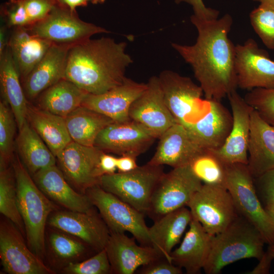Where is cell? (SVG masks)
Returning a JSON list of instances; mask_svg holds the SVG:
<instances>
[{
	"mask_svg": "<svg viewBox=\"0 0 274 274\" xmlns=\"http://www.w3.org/2000/svg\"><path fill=\"white\" fill-rule=\"evenodd\" d=\"M104 153L95 146H86L72 141L56 157L59 168L71 186L85 194L90 187L98 185L102 176L99 167Z\"/></svg>",
	"mask_w": 274,
	"mask_h": 274,
	"instance_id": "12",
	"label": "cell"
},
{
	"mask_svg": "<svg viewBox=\"0 0 274 274\" xmlns=\"http://www.w3.org/2000/svg\"><path fill=\"white\" fill-rule=\"evenodd\" d=\"M26 26L33 35L52 44L71 47L88 41L95 34L109 32L82 20L76 11L56 3L45 18Z\"/></svg>",
	"mask_w": 274,
	"mask_h": 274,
	"instance_id": "9",
	"label": "cell"
},
{
	"mask_svg": "<svg viewBox=\"0 0 274 274\" xmlns=\"http://www.w3.org/2000/svg\"><path fill=\"white\" fill-rule=\"evenodd\" d=\"M202 182L189 165L164 174L153 193L147 215L154 221L167 213L187 206Z\"/></svg>",
	"mask_w": 274,
	"mask_h": 274,
	"instance_id": "10",
	"label": "cell"
},
{
	"mask_svg": "<svg viewBox=\"0 0 274 274\" xmlns=\"http://www.w3.org/2000/svg\"><path fill=\"white\" fill-rule=\"evenodd\" d=\"M267 251L269 253V254L274 259V244L269 245Z\"/></svg>",
	"mask_w": 274,
	"mask_h": 274,
	"instance_id": "53",
	"label": "cell"
},
{
	"mask_svg": "<svg viewBox=\"0 0 274 274\" xmlns=\"http://www.w3.org/2000/svg\"><path fill=\"white\" fill-rule=\"evenodd\" d=\"M13 168L17 204L27 244L32 252L43 259L46 253V225L50 214L57 210V206L39 188L19 158L14 161Z\"/></svg>",
	"mask_w": 274,
	"mask_h": 274,
	"instance_id": "3",
	"label": "cell"
},
{
	"mask_svg": "<svg viewBox=\"0 0 274 274\" xmlns=\"http://www.w3.org/2000/svg\"><path fill=\"white\" fill-rule=\"evenodd\" d=\"M192 216L185 207L166 214L149 227L152 247L162 257L172 263L170 254L178 244Z\"/></svg>",
	"mask_w": 274,
	"mask_h": 274,
	"instance_id": "27",
	"label": "cell"
},
{
	"mask_svg": "<svg viewBox=\"0 0 274 274\" xmlns=\"http://www.w3.org/2000/svg\"><path fill=\"white\" fill-rule=\"evenodd\" d=\"M209 111L186 127L197 144L204 150L220 148L225 142L232 126V113L220 100L212 99Z\"/></svg>",
	"mask_w": 274,
	"mask_h": 274,
	"instance_id": "23",
	"label": "cell"
},
{
	"mask_svg": "<svg viewBox=\"0 0 274 274\" xmlns=\"http://www.w3.org/2000/svg\"><path fill=\"white\" fill-rule=\"evenodd\" d=\"M136 156L125 154L117 158V167L118 172L127 173L136 168Z\"/></svg>",
	"mask_w": 274,
	"mask_h": 274,
	"instance_id": "47",
	"label": "cell"
},
{
	"mask_svg": "<svg viewBox=\"0 0 274 274\" xmlns=\"http://www.w3.org/2000/svg\"><path fill=\"white\" fill-rule=\"evenodd\" d=\"M235 70L241 89L274 88V61L252 38L235 45Z\"/></svg>",
	"mask_w": 274,
	"mask_h": 274,
	"instance_id": "14",
	"label": "cell"
},
{
	"mask_svg": "<svg viewBox=\"0 0 274 274\" xmlns=\"http://www.w3.org/2000/svg\"><path fill=\"white\" fill-rule=\"evenodd\" d=\"M254 184L262 204L274 200V169L254 178Z\"/></svg>",
	"mask_w": 274,
	"mask_h": 274,
	"instance_id": "43",
	"label": "cell"
},
{
	"mask_svg": "<svg viewBox=\"0 0 274 274\" xmlns=\"http://www.w3.org/2000/svg\"><path fill=\"white\" fill-rule=\"evenodd\" d=\"M140 274H181L182 268L161 257L140 267L136 271Z\"/></svg>",
	"mask_w": 274,
	"mask_h": 274,
	"instance_id": "44",
	"label": "cell"
},
{
	"mask_svg": "<svg viewBox=\"0 0 274 274\" xmlns=\"http://www.w3.org/2000/svg\"><path fill=\"white\" fill-rule=\"evenodd\" d=\"M7 28L6 25L1 26L0 28V55L8 46L10 36H8Z\"/></svg>",
	"mask_w": 274,
	"mask_h": 274,
	"instance_id": "50",
	"label": "cell"
},
{
	"mask_svg": "<svg viewBox=\"0 0 274 274\" xmlns=\"http://www.w3.org/2000/svg\"><path fill=\"white\" fill-rule=\"evenodd\" d=\"M247 165L254 178L274 169V124L255 109L251 114Z\"/></svg>",
	"mask_w": 274,
	"mask_h": 274,
	"instance_id": "24",
	"label": "cell"
},
{
	"mask_svg": "<svg viewBox=\"0 0 274 274\" xmlns=\"http://www.w3.org/2000/svg\"><path fill=\"white\" fill-rule=\"evenodd\" d=\"M52 43L32 33L26 26L13 28L8 46L20 74L24 79L40 62Z\"/></svg>",
	"mask_w": 274,
	"mask_h": 274,
	"instance_id": "28",
	"label": "cell"
},
{
	"mask_svg": "<svg viewBox=\"0 0 274 274\" xmlns=\"http://www.w3.org/2000/svg\"><path fill=\"white\" fill-rule=\"evenodd\" d=\"M0 212L25 235L24 226L19 211L16 180L13 168H0Z\"/></svg>",
	"mask_w": 274,
	"mask_h": 274,
	"instance_id": "35",
	"label": "cell"
},
{
	"mask_svg": "<svg viewBox=\"0 0 274 274\" xmlns=\"http://www.w3.org/2000/svg\"><path fill=\"white\" fill-rule=\"evenodd\" d=\"M71 46L52 44L44 57L24 79L25 94L33 99L64 77Z\"/></svg>",
	"mask_w": 274,
	"mask_h": 274,
	"instance_id": "25",
	"label": "cell"
},
{
	"mask_svg": "<svg viewBox=\"0 0 274 274\" xmlns=\"http://www.w3.org/2000/svg\"><path fill=\"white\" fill-rule=\"evenodd\" d=\"M1 15L8 28L30 24L23 0H8L2 5Z\"/></svg>",
	"mask_w": 274,
	"mask_h": 274,
	"instance_id": "41",
	"label": "cell"
},
{
	"mask_svg": "<svg viewBox=\"0 0 274 274\" xmlns=\"http://www.w3.org/2000/svg\"><path fill=\"white\" fill-rule=\"evenodd\" d=\"M253 1H254V2H259L260 3L261 1H262L263 0H252Z\"/></svg>",
	"mask_w": 274,
	"mask_h": 274,
	"instance_id": "54",
	"label": "cell"
},
{
	"mask_svg": "<svg viewBox=\"0 0 274 274\" xmlns=\"http://www.w3.org/2000/svg\"><path fill=\"white\" fill-rule=\"evenodd\" d=\"M20 74L8 46L0 55V84L3 100L11 108L20 130L27 120L28 105L21 87Z\"/></svg>",
	"mask_w": 274,
	"mask_h": 274,
	"instance_id": "29",
	"label": "cell"
},
{
	"mask_svg": "<svg viewBox=\"0 0 274 274\" xmlns=\"http://www.w3.org/2000/svg\"><path fill=\"white\" fill-rule=\"evenodd\" d=\"M251 24L264 45L274 49V0H263L250 14Z\"/></svg>",
	"mask_w": 274,
	"mask_h": 274,
	"instance_id": "37",
	"label": "cell"
},
{
	"mask_svg": "<svg viewBox=\"0 0 274 274\" xmlns=\"http://www.w3.org/2000/svg\"><path fill=\"white\" fill-rule=\"evenodd\" d=\"M273 259V257L267 250L259 260V263L258 265L252 271L249 272V273L260 274L268 273L271 262Z\"/></svg>",
	"mask_w": 274,
	"mask_h": 274,
	"instance_id": "48",
	"label": "cell"
},
{
	"mask_svg": "<svg viewBox=\"0 0 274 274\" xmlns=\"http://www.w3.org/2000/svg\"><path fill=\"white\" fill-rule=\"evenodd\" d=\"M27 120L56 158L73 141L63 117L28 106Z\"/></svg>",
	"mask_w": 274,
	"mask_h": 274,
	"instance_id": "30",
	"label": "cell"
},
{
	"mask_svg": "<svg viewBox=\"0 0 274 274\" xmlns=\"http://www.w3.org/2000/svg\"><path fill=\"white\" fill-rule=\"evenodd\" d=\"M190 20L198 32L195 43L172 46L192 67L205 98L220 100L237 88L235 46L228 37L232 18L228 14L212 20L192 15Z\"/></svg>",
	"mask_w": 274,
	"mask_h": 274,
	"instance_id": "1",
	"label": "cell"
},
{
	"mask_svg": "<svg viewBox=\"0 0 274 274\" xmlns=\"http://www.w3.org/2000/svg\"><path fill=\"white\" fill-rule=\"evenodd\" d=\"M57 230L51 232L48 237L49 249L53 258L63 264L64 267L70 263L78 262L87 254V247H90L80 239Z\"/></svg>",
	"mask_w": 274,
	"mask_h": 274,
	"instance_id": "34",
	"label": "cell"
},
{
	"mask_svg": "<svg viewBox=\"0 0 274 274\" xmlns=\"http://www.w3.org/2000/svg\"><path fill=\"white\" fill-rule=\"evenodd\" d=\"M15 118L9 105L0 102V168L8 167L13 154Z\"/></svg>",
	"mask_w": 274,
	"mask_h": 274,
	"instance_id": "38",
	"label": "cell"
},
{
	"mask_svg": "<svg viewBox=\"0 0 274 274\" xmlns=\"http://www.w3.org/2000/svg\"><path fill=\"white\" fill-rule=\"evenodd\" d=\"M189 228L180 246L170 254L172 263L184 268L188 274L199 273L210 253L212 236L196 220L192 219Z\"/></svg>",
	"mask_w": 274,
	"mask_h": 274,
	"instance_id": "26",
	"label": "cell"
},
{
	"mask_svg": "<svg viewBox=\"0 0 274 274\" xmlns=\"http://www.w3.org/2000/svg\"><path fill=\"white\" fill-rule=\"evenodd\" d=\"M147 83L125 78L120 85L100 94H88L82 106L102 114L115 122L130 120L129 111L132 104L145 91Z\"/></svg>",
	"mask_w": 274,
	"mask_h": 274,
	"instance_id": "19",
	"label": "cell"
},
{
	"mask_svg": "<svg viewBox=\"0 0 274 274\" xmlns=\"http://www.w3.org/2000/svg\"><path fill=\"white\" fill-rule=\"evenodd\" d=\"M233 118L231 131L223 145L211 151L224 164H248L251 114L254 109L236 91L227 96Z\"/></svg>",
	"mask_w": 274,
	"mask_h": 274,
	"instance_id": "17",
	"label": "cell"
},
{
	"mask_svg": "<svg viewBox=\"0 0 274 274\" xmlns=\"http://www.w3.org/2000/svg\"><path fill=\"white\" fill-rule=\"evenodd\" d=\"M189 165L203 184L226 187V164L211 151L206 150L202 152L191 161Z\"/></svg>",
	"mask_w": 274,
	"mask_h": 274,
	"instance_id": "36",
	"label": "cell"
},
{
	"mask_svg": "<svg viewBox=\"0 0 274 274\" xmlns=\"http://www.w3.org/2000/svg\"><path fill=\"white\" fill-rule=\"evenodd\" d=\"M0 224V258L4 270L9 274H52L25 243L23 235L10 220Z\"/></svg>",
	"mask_w": 274,
	"mask_h": 274,
	"instance_id": "13",
	"label": "cell"
},
{
	"mask_svg": "<svg viewBox=\"0 0 274 274\" xmlns=\"http://www.w3.org/2000/svg\"><path fill=\"white\" fill-rule=\"evenodd\" d=\"M266 244L258 229L239 215L222 231L212 236L210 254L203 268L207 274H218L226 265L238 260H260Z\"/></svg>",
	"mask_w": 274,
	"mask_h": 274,
	"instance_id": "4",
	"label": "cell"
},
{
	"mask_svg": "<svg viewBox=\"0 0 274 274\" xmlns=\"http://www.w3.org/2000/svg\"><path fill=\"white\" fill-rule=\"evenodd\" d=\"M117 158L104 152L100 157L99 167L103 175H110L116 173Z\"/></svg>",
	"mask_w": 274,
	"mask_h": 274,
	"instance_id": "46",
	"label": "cell"
},
{
	"mask_svg": "<svg viewBox=\"0 0 274 274\" xmlns=\"http://www.w3.org/2000/svg\"><path fill=\"white\" fill-rule=\"evenodd\" d=\"M164 174L162 165L147 163L127 173L103 175L98 185L146 215L154 190Z\"/></svg>",
	"mask_w": 274,
	"mask_h": 274,
	"instance_id": "6",
	"label": "cell"
},
{
	"mask_svg": "<svg viewBox=\"0 0 274 274\" xmlns=\"http://www.w3.org/2000/svg\"><path fill=\"white\" fill-rule=\"evenodd\" d=\"M16 144L23 163L32 175L56 164L57 159L27 120L19 130Z\"/></svg>",
	"mask_w": 274,
	"mask_h": 274,
	"instance_id": "31",
	"label": "cell"
},
{
	"mask_svg": "<svg viewBox=\"0 0 274 274\" xmlns=\"http://www.w3.org/2000/svg\"><path fill=\"white\" fill-rule=\"evenodd\" d=\"M73 141L86 146H94L100 131L115 122L109 117L84 106H80L65 117Z\"/></svg>",
	"mask_w": 274,
	"mask_h": 274,
	"instance_id": "32",
	"label": "cell"
},
{
	"mask_svg": "<svg viewBox=\"0 0 274 274\" xmlns=\"http://www.w3.org/2000/svg\"><path fill=\"white\" fill-rule=\"evenodd\" d=\"M158 78L166 104L177 123L187 127L209 111L210 100L202 98V88L191 78L169 70L161 72Z\"/></svg>",
	"mask_w": 274,
	"mask_h": 274,
	"instance_id": "7",
	"label": "cell"
},
{
	"mask_svg": "<svg viewBox=\"0 0 274 274\" xmlns=\"http://www.w3.org/2000/svg\"><path fill=\"white\" fill-rule=\"evenodd\" d=\"M244 98L264 120L274 124V88L253 89Z\"/></svg>",
	"mask_w": 274,
	"mask_h": 274,
	"instance_id": "40",
	"label": "cell"
},
{
	"mask_svg": "<svg viewBox=\"0 0 274 274\" xmlns=\"http://www.w3.org/2000/svg\"><path fill=\"white\" fill-rule=\"evenodd\" d=\"M124 233H111L106 247L112 273L133 274L142 266L161 258L150 246L138 245Z\"/></svg>",
	"mask_w": 274,
	"mask_h": 274,
	"instance_id": "21",
	"label": "cell"
},
{
	"mask_svg": "<svg viewBox=\"0 0 274 274\" xmlns=\"http://www.w3.org/2000/svg\"><path fill=\"white\" fill-rule=\"evenodd\" d=\"M262 204L265 211L274 223V200L265 202Z\"/></svg>",
	"mask_w": 274,
	"mask_h": 274,
	"instance_id": "51",
	"label": "cell"
},
{
	"mask_svg": "<svg viewBox=\"0 0 274 274\" xmlns=\"http://www.w3.org/2000/svg\"><path fill=\"white\" fill-rule=\"evenodd\" d=\"M85 194L98 210L111 233L129 232L141 245L152 247L144 214L98 185L88 189Z\"/></svg>",
	"mask_w": 274,
	"mask_h": 274,
	"instance_id": "8",
	"label": "cell"
},
{
	"mask_svg": "<svg viewBox=\"0 0 274 274\" xmlns=\"http://www.w3.org/2000/svg\"><path fill=\"white\" fill-rule=\"evenodd\" d=\"M56 3L65 6L73 11H76L78 7H86L88 3L85 0H55Z\"/></svg>",
	"mask_w": 274,
	"mask_h": 274,
	"instance_id": "49",
	"label": "cell"
},
{
	"mask_svg": "<svg viewBox=\"0 0 274 274\" xmlns=\"http://www.w3.org/2000/svg\"><path fill=\"white\" fill-rule=\"evenodd\" d=\"M179 4L186 3L192 7L193 15L203 19H212L218 17L219 11L217 10L206 7L202 0H175Z\"/></svg>",
	"mask_w": 274,
	"mask_h": 274,
	"instance_id": "45",
	"label": "cell"
},
{
	"mask_svg": "<svg viewBox=\"0 0 274 274\" xmlns=\"http://www.w3.org/2000/svg\"><path fill=\"white\" fill-rule=\"evenodd\" d=\"M187 207L211 235L224 230L238 215L229 191L220 185L202 184Z\"/></svg>",
	"mask_w": 274,
	"mask_h": 274,
	"instance_id": "11",
	"label": "cell"
},
{
	"mask_svg": "<svg viewBox=\"0 0 274 274\" xmlns=\"http://www.w3.org/2000/svg\"><path fill=\"white\" fill-rule=\"evenodd\" d=\"M23 2L30 24L45 18L56 4L55 0H23Z\"/></svg>",
	"mask_w": 274,
	"mask_h": 274,
	"instance_id": "42",
	"label": "cell"
},
{
	"mask_svg": "<svg viewBox=\"0 0 274 274\" xmlns=\"http://www.w3.org/2000/svg\"><path fill=\"white\" fill-rule=\"evenodd\" d=\"M67 274H109L111 266L106 249L85 260L70 263L62 268Z\"/></svg>",
	"mask_w": 274,
	"mask_h": 274,
	"instance_id": "39",
	"label": "cell"
},
{
	"mask_svg": "<svg viewBox=\"0 0 274 274\" xmlns=\"http://www.w3.org/2000/svg\"><path fill=\"white\" fill-rule=\"evenodd\" d=\"M226 187L237 214L251 223L268 245L274 244V223L265 211L257 193L254 178L248 165L226 164Z\"/></svg>",
	"mask_w": 274,
	"mask_h": 274,
	"instance_id": "5",
	"label": "cell"
},
{
	"mask_svg": "<svg viewBox=\"0 0 274 274\" xmlns=\"http://www.w3.org/2000/svg\"><path fill=\"white\" fill-rule=\"evenodd\" d=\"M159 139L156 151L149 164L167 165L173 168L185 166L206 150L197 144L186 127L178 123L168 128Z\"/></svg>",
	"mask_w": 274,
	"mask_h": 274,
	"instance_id": "20",
	"label": "cell"
},
{
	"mask_svg": "<svg viewBox=\"0 0 274 274\" xmlns=\"http://www.w3.org/2000/svg\"><path fill=\"white\" fill-rule=\"evenodd\" d=\"M155 139L146 127L130 120L107 126L98 134L94 146L104 152L137 157L148 149Z\"/></svg>",
	"mask_w": 274,
	"mask_h": 274,
	"instance_id": "18",
	"label": "cell"
},
{
	"mask_svg": "<svg viewBox=\"0 0 274 274\" xmlns=\"http://www.w3.org/2000/svg\"><path fill=\"white\" fill-rule=\"evenodd\" d=\"M88 3H91L93 4H101L105 2L106 0H85Z\"/></svg>",
	"mask_w": 274,
	"mask_h": 274,
	"instance_id": "52",
	"label": "cell"
},
{
	"mask_svg": "<svg viewBox=\"0 0 274 274\" xmlns=\"http://www.w3.org/2000/svg\"><path fill=\"white\" fill-rule=\"evenodd\" d=\"M47 223L80 239L96 252L106 248L111 234L104 220L94 210L88 213L56 210L50 214Z\"/></svg>",
	"mask_w": 274,
	"mask_h": 274,
	"instance_id": "15",
	"label": "cell"
},
{
	"mask_svg": "<svg viewBox=\"0 0 274 274\" xmlns=\"http://www.w3.org/2000/svg\"><path fill=\"white\" fill-rule=\"evenodd\" d=\"M88 94L63 78L40 94L39 105L42 109L65 118L81 106Z\"/></svg>",
	"mask_w": 274,
	"mask_h": 274,
	"instance_id": "33",
	"label": "cell"
},
{
	"mask_svg": "<svg viewBox=\"0 0 274 274\" xmlns=\"http://www.w3.org/2000/svg\"><path fill=\"white\" fill-rule=\"evenodd\" d=\"M32 178L50 200L68 210L83 213L94 210L87 196L75 190L56 164L40 170Z\"/></svg>",
	"mask_w": 274,
	"mask_h": 274,
	"instance_id": "22",
	"label": "cell"
},
{
	"mask_svg": "<svg viewBox=\"0 0 274 274\" xmlns=\"http://www.w3.org/2000/svg\"><path fill=\"white\" fill-rule=\"evenodd\" d=\"M126 43L102 37L71 47L64 78L91 94L104 93L121 84L133 61Z\"/></svg>",
	"mask_w": 274,
	"mask_h": 274,
	"instance_id": "2",
	"label": "cell"
},
{
	"mask_svg": "<svg viewBox=\"0 0 274 274\" xmlns=\"http://www.w3.org/2000/svg\"><path fill=\"white\" fill-rule=\"evenodd\" d=\"M129 117L146 127L156 138L177 123L166 104L158 77L150 78L146 89L132 104Z\"/></svg>",
	"mask_w": 274,
	"mask_h": 274,
	"instance_id": "16",
	"label": "cell"
}]
</instances>
